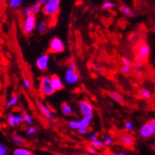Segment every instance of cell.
Listing matches in <instances>:
<instances>
[{"mask_svg":"<svg viewBox=\"0 0 155 155\" xmlns=\"http://www.w3.org/2000/svg\"><path fill=\"white\" fill-rule=\"evenodd\" d=\"M134 60L143 63H147L148 60L149 54H150V47L146 42L140 41L134 47Z\"/></svg>","mask_w":155,"mask_h":155,"instance_id":"cell-1","label":"cell"},{"mask_svg":"<svg viewBox=\"0 0 155 155\" xmlns=\"http://www.w3.org/2000/svg\"><path fill=\"white\" fill-rule=\"evenodd\" d=\"M60 5V0H48L42 8V12L45 15L53 17L58 13Z\"/></svg>","mask_w":155,"mask_h":155,"instance_id":"cell-2","label":"cell"},{"mask_svg":"<svg viewBox=\"0 0 155 155\" xmlns=\"http://www.w3.org/2000/svg\"><path fill=\"white\" fill-rule=\"evenodd\" d=\"M39 88H40V91L42 94L46 96L53 95L56 91L52 85L50 77H43L40 79Z\"/></svg>","mask_w":155,"mask_h":155,"instance_id":"cell-3","label":"cell"},{"mask_svg":"<svg viewBox=\"0 0 155 155\" xmlns=\"http://www.w3.org/2000/svg\"><path fill=\"white\" fill-rule=\"evenodd\" d=\"M50 51L53 53H61L65 51L64 43L58 37L52 39L50 43Z\"/></svg>","mask_w":155,"mask_h":155,"instance_id":"cell-4","label":"cell"},{"mask_svg":"<svg viewBox=\"0 0 155 155\" xmlns=\"http://www.w3.org/2000/svg\"><path fill=\"white\" fill-rule=\"evenodd\" d=\"M35 28H36V16L35 15L32 14L31 15L26 16V19L23 25V32L26 34H30L33 32Z\"/></svg>","mask_w":155,"mask_h":155,"instance_id":"cell-5","label":"cell"},{"mask_svg":"<svg viewBox=\"0 0 155 155\" xmlns=\"http://www.w3.org/2000/svg\"><path fill=\"white\" fill-rule=\"evenodd\" d=\"M78 106L80 114H82L83 116H87V115L93 114L94 107L89 101H85V100L80 101Z\"/></svg>","mask_w":155,"mask_h":155,"instance_id":"cell-6","label":"cell"},{"mask_svg":"<svg viewBox=\"0 0 155 155\" xmlns=\"http://www.w3.org/2000/svg\"><path fill=\"white\" fill-rule=\"evenodd\" d=\"M36 64L39 70L46 71L48 68V64H49V55L46 53L41 55L36 60Z\"/></svg>","mask_w":155,"mask_h":155,"instance_id":"cell-7","label":"cell"},{"mask_svg":"<svg viewBox=\"0 0 155 155\" xmlns=\"http://www.w3.org/2000/svg\"><path fill=\"white\" fill-rule=\"evenodd\" d=\"M154 133V130H153V129L152 128V127L150 126L149 123L144 124L140 127V131H139L140 137H142L143 138L150 137Z\"/></svg>","mask_w":155,"mask_h":155,"instance_id":"cell-8","label":"cell"},{"mask_svg":"<svg viewBox=\"0 0 155 155\" xmlns=\"http://www.w3.org/2000/svg\"><path fill=\"white\" fill-rule=\"evenodd\" d=\"M79 78H80V77H79L78 73H74V72L72 71L70 69H67V71H66V73H65V80H66L67 84H75L76 82L78 81Z\"/></svg>","mask_w":155,"mask_h":155,"instance_id":"cell-9","label":"cell"},{"mask_svg":"<svg viewBox=\"0 0 155 155\" xmlns=\"http://www.w3.org/2000/svg\"><path fill=\"white\" fill-rule=\"evenodd\" d=\"M37 104L38 107H39V111L42 113V114H43L45 117L49 119L50 120H54L55 117L54 116H53V114H52L51 111L50 110V109H49L46 105H44V104L41 102H38Z\"/></svg>","mask_w":155,"mask_h":155,"instance_id":"cell-10","label":"cell"},{"mask_svg":"<svg viewBox=\"0 0 155 155\" xmlns=\"http://www.w3.org/2000/svg\"><path fill=\"white\" fill-rule=\"evenodd\" d=\"M50 80H51L52 85H53L55 91H59L63 90V87H63V84L58 76L56 75V74H53V75H52L50 77Z\"/></svg>","mask_w":155,"mask_h":155,"instance_id":"cell-11","label":"cell"},{"mask_svg":"<svg viewBox=\"0 0 155 155\" xmlns=\"http://www.w3.org/2000/svg\"><path fill=\"white\" fill-rule=\"evenodd\" d=\"M119 140L122 143L127 146H134L135 143V138L130 134H121L119 137Z\"/></svg>","mask_w":155,"mask_h":155,"instance_id":"cell-12","label":"cell"},{"mask_svg":"<svg viewBox=\"0 0 155 155\" xmlns=\"http://www.w3.org/2000/svg\"><path fill=\"white\" fill-rule=\"evenodd\" d=\"M107 95L110 97L111 99L114 100V101H116L118 104H123L124 102L123 97H122L121 94H120L119 93L115 92V91H109V92H107Z\"/></svg>","mask_w":155,"mask_h":155,"instance_id":"cell-13","label":"cell"},{"mask_svg":"<svg viewBox=\"0 0 155 155\" xmlns=\"http://www.w3.org/2000/svg\"><path fill=\"white\" fill-rule=\"evenodd\" d=\"M94 114L87 115V116H84V117L79 121V128L80 127H88L91 120L93 119Z\"/></svg>","mask_w":155,"mask_h":155,"instance_id":"cell-14","label":"cell"},{"mask_svg":"<svg viewBox=\"0 0 155 155\" xmlns=\"http://www.w3.org/2000/svg\"><path fill=\"white\" fill-rule=\"evenodd\" d=\"M119 9L124 15H125L127 17H133L134 15V13L131 10V9L128 5H125V4H121L119 7Z\"/></svg>","mask_w":155,"mask_h":155,"instance_id":"cell-15","label":"cell"},{"mask_svg":"<svg viewBox=\"0 0 155 155\" xmlns=\"http://www.w3.org/2000/svg\"><path fill=\"white\" fill-rule=\"evenodd\" d=\"M61 112L63 113V114L65 115V116H70V115L73 114L71 107L66 102L63 103L61 104Z\"/></svg>","mask_w":155,"mask_h":155,"instance_id":"cell-16","label":"cell"},{"mask_svg":"<svg viewBox=\"0 0 155 155\" xmlns=\"http://www.w3.org/2000/svg\"><path fill=\"white\" fill-rule=\"evenodd\" d=\"M14 155H32V153L31 150H28V149L24 148V147H19L14 150L13 151Z\"/></svg>","mask_w":155,"mask_h":155,"instance_id":"cell-17","label":"cell"},{"mask_svg":"<svg viewBox=\"0 0 155 155\" xmlns=\"http://www.w3.org/2000/svg\"><path fill=\"white\" fill-rule=\"evenodd\" d=\"M30 9H31V11H32V14L36 15V14L39 13V12H40V10H41L42 9L41 2H39V1H37V2H34V3L32 4V5L30 6Z\"/></svg>","mask_w":155,"mask_h":155,"instance_id":"cell-18","label":"cell"},{"mask_svg":"<svg viewBox=\"0 0 155 155\" xmlns=\"http://www.w3.org/2000/svg\"><path fill=\"white\" fill-rule=\"evenodd\" d=\"M12 140L18 145H25L26 144V140L22 137L19 136L18 134H12Z\"/></svg>","mask_w":155,"mask_h":155,"instance_id":"cell-19","label":"cell"},{"mask_svg":"<svg viewBox=\"0 0 155 155\" xmlns=\"http://www.w3.org/2000/svg\"><path fill=\"white\" fill-rule=\"evenodd\" d=\"M23 0H9V5L12 9H17L21 6Z\"/></svg>","mask_w":155,"mask_h":155,"instance_id":"cell-20","label":"cell"},{"mask_svg":"<svg viewBox=\"0 0 155 155\" xmlns=\"http://www.w3.org/2000/svg\"><path fill=\"white\" fill-rule=\"evenodd\" d=\"M115 5H116V4L114 3V2L107 0V1H105V2H103L102 5H101V8L104 10H108V9H114Z\"/></svg>","mask_w":155,"mask_h":155,"instance_id":"cell-21","label":"cell"},{"mask_svg":"<svg viewBox=\"0 0 155 155\" xmlns=\"http://www.w3.org/2000/svg\"><path fill=\"white\" fill-rule=\"evenodd\" d=\"M19 102V96L18 95H13L10 99L8 101V102L6 103L7 107H12L14 105L17 104Z\"/></svg>","mask_w":155,"mask_h":155,"instance_id":"cell-22","label":"cell"},{"mask_svg":"<svg viewBox=\"0 0 155 155\" xmlns=\"http://www.w3.org/2000/svg\"><path fill=\"white\" fill-rule=\"evenodd\" d=\"M139 94H140V98H142V99L147 100L150 98V93L149 92L147 89L143 88L141 89V90H140V91H139Z\"/></svg>","mask_w":155,"mask_h":155,"instance_id":"cell-23","label":"cell"},{"mask_svg":"<svg viewBox=\"0 0 155 155\" xmlns=\"http://www.w3.org/2000/svg\"><path fill=\"white\" fill-rule=\"evenodd\" d=\"M37 29L40 33L43 34V33L46 32V31H47V29H48L47 23H46V22H44V21H43V22H41L39 24V25H38Z\"/></svg>","mask_w":155,"mask_h":155,"instance_id":"cell-24","label":"cell"},{"mask_svg":"<svg viewBox=\"0 0 155 155\" xmlns=\"http://www.w3.org/2000/svg\"><path fill=\"white\" fill-rule=\"evenodd\" d=\"M7 122H8V124H9L11 127H16V124H15V115H14L13 114H10L8 115Z\"/></svg>","mask_w":155,"mask_h":155,"instance_id":"cell-25","label":"cell"},{"mask_svg":"<svg viewBox=\"0 0 155 155\" xmlns=\"http://www.w3.org/2000/svg\"><path fill=\"white\" fill-rule=\"evenodd\" d=\"M91 145L92 146H94L95 148L97 149H101V148H103V147H105L107 145H106V143H104V142H102V141H100V140H94V141H92V143H91Z\"/></svg>","mask_w":155,"mask_h":155,"instance_id":"cell-26","label":"cell"},{"mask_svg":"<svg viewBox=\"0 0 155 155\" xmlns=\"http://www.w3.org/2000/svg\"><path fill=\"white\" fill-rule=\"evenodd\" d=\"M68 67H69V69H70V70H72V71H73L74 73H78V74H79L78 69H77V64H76V63H75V61H74V60H71L70 62H69Z\"/></svg>","mask_w":155,"mask_h":155,"instance_id":"cell-27","label":"cell"},{"mask_svg":"<svg viewBox=\"0 0 155 155\" xmlns=\"http://www.w3.org/2000/svg\"><path fill=\"white\" fill-rule=\"evenodd\" d=\"M131 66L132 65H123V67L121 68V73L124 74L130 73V72L131 71Z\"/></svg>","mask_w":155,"mask_h":155,"instance_id":"cell-28","label":"cell"},{"mask_svg":"<svg viewBox=\"0 0 155 155\" xmlns=\"http://www.w3.org/2000/svg\"><path fill=\"white\" fill-rule=\"evenodd\" d=\"M23 117H24V121H26L28 124L32 125V124H33V120H32V117H31L29 114H27V113H24Z\"/></svg>","mask_w":155,"mask_h":155,"instance_id":"cell-29","label":"cell"},{"mask_svg":"<svg viewBox=\"0 0 155 155\" xmlns=\"http://www.w3.org/2000/svg\"><path fill=\"white\" fill-rule=\"evenodd\" d=\"M90 67H91V70H94V71H96V72H101L103 70L102 67H99V66H97V64H95V63H93V62H91V63H90Z\"/></svg>","mask_w":155,"mask_h":155,"instance_id":"cell-30","label":"cell"},{"mask_svg":"<svg viewBox=\"0 0 155 155\" xmlns=\"http://www.w3.org/2000/svg\"><path fill=\"white\" fill-rule=\"evenodd\" d=\"M15 121L16 125L20 124L21 123H22V122L24 121L23 115H21V114H19V115H15Z\"/></svg>","mask_w":155,"mask_h":155,"instance_id":"cell-31","label":"cell"},{"mask_svg":"<svg viewBox=\"0 0 155 155\" xmlns=\"http://www.w3.org/2000/svg\"><path fill=\"white\" fill-rule=\"evenodd\" d=\"M8 153V149L6 147L0 142V155H6Z\"/></svg>","mask_w":155,"mask_h":155,"instance_id":"cell-32","label":"cell"},{"mask_svg":"<svg viewBox=\"0 0 155 155\" xmlns=\"http://www.w3.org/2000/svg\"><path fill=\"white\" fill-rule=\"evenodd\" d=\"M69 126L70 128L73 130H78L79 128V121L77 120H72L69 123Z\"/></svg>","mask_w":155,"mask_h":155,"instance_id":"cell-33","label":"cell"},{"mask_svg":"<svg viewBox=\"0 0 155 155\" xmlns=\"http://www.w3.org/2000/svg\"><path fill=\"white\" fill-rule=\"evenodd\" d=\"M91 131V129L88 127H80L78 128V133L80 134H87Z\"/></svg>","mask_w":155,"mask_h":155,"instance_id":"cell-34","label":"cell"},{"mask_svg":"<svg viewBox=\"0 0 155 155\" xmlns=\"http://www.w3.org/2000/svg\"><path fill=\"white\" fill-rule=\"evenodd\" d=\"M87 150L88 153H93V154H94V153H97V149L94 147V146H88L87 147Z\"/></svg>","mask_w":155,"mask_h":155,"instance_id":"cell-35","label":"cell"},{"mask_svg":"<svg viewBox=\"0 0 155 155\" xmlns=\"http://www.w3.org/2000/svg\"><path fill=\"white\" fill-rule=\"evenodd\" d=\"M125 128H126V130H132L134 128V126H133V124L130 122V121H127V122H125V125H124Z\"/></svg>","mask_w":155,"mask_h":155,"instance_id":"cell-36","label":"cell"},{"mask_svg":"<svg viewBox=\"0 0 155 155\" xmlns=\"http://www.w3.org/2000/svg\"><path fill=\"white\" fill-rule=\"evenodd\" d=\"M23 13L24 15H26V16H29V15H31L32 14V11H31L30 7H25L23 9Z\"/></svg>","mask_w":155,"mask_h":155,"instance_id":"cell-37","label":"cell"},{"mask_svg":"<svg viewBox=\"0 0 155 155\" xmlns=\"http://www.w3.org/2000/svg\"><path fill=\"white\" fill-rule=\"evenodd\" d=\"M121 62H122L123 65H132L131 62L130 61L129 59L127 57H125V56L121 57Z\"/></svg>","mask_w":155,"mask_h":155,"instance_id":"cell-38","label":"cell"},{"mask_svg":"<svg viewBox=\"0 0 155 155\" xmlns=\"http://www.w3.org/2000/svg\"><path fill=\"white\" fill-rule=\"evenodd\" d=\"M22 82H23V86H24V87H25V88L30 89L31 84H30V82H29V80H28V79L24 78L23 81H22Z\"/></svg>","mask_w":155,"mask_h":155,"instance_id":"cell-39","label":"cell"},{"mask_svg":"<svg viewBox=\"0 0 155 155\" xmlns=\"http://www.w3.org/2000/svg\"><path fill=\"white\" fill-rule=\"evenodd\" d=\"M36 132H37V130H36L35 127H29V129L26 130L27 134H29V135L35 134H36Z\"/></svg>","mask_w":155,"mask_h":155,"instance_id":"cell-40","label":"cell"},{"mask_svg":"<svg viewBox=\"0 0 155 155\" xmlns=\"http://www.w3.org/2000/svg\"><path fill=\"white\" fill-rule=\"evenodd\" d=\"M104 143H106V145H110L111 143H113L112 138H111L110 136L106 137L105 139H104Z\"/></svg>","mask_w":155,"mask_h":155,"instance_id":"cell-41","label":"cell"},{"mask_svg":"<svg viewBox=\"0 0 155 155\" xmlns=\"http://www.w3.org/2000/svg\"><path fill=\"white\" fill-rule=\"evenodd\" d=\"M133 66L135 67V68L139 69V68H140V67H143V63H140V62H139V61H136V60H135L134 63H133Z\"/></svg>","mask_w":155,"mask_h":155,"instance_id":"cell-42","label":"cell"},{"mask_svg":"<svg viewBox=\"0 0 155 155\" xmlns=\"http://www.w3.org/2000/svg\"><path fill=\"white\" fill-rule=\"evenodd\" d=\"M148 123L150 124V125L152 127V128H153V130H154V132H155V119L150 120Z\"/></svg>","mask_w":155,"mask_h":155,"instance_id":"cell-43","label":"cell"},{"mask_svg":"<svg viewBox=\"0 0 155 155\" xmlns=\"http://www.w3.org/2000/svg\"><path fill=\"white\" fill-rule=\"evenodd\" d=\"M90 138H91V141H94V140H98V137H97V134H92L90 137Z\"/></svg>","mask_w":155,"mask_h":155,"instance_id":"cell-44","label":"cell"},{"mask_svg":"<svg viewBox=\"0 0 155 155\" xmlns=\"http://www.w3.org/2000/svg\"><path fill=\"white\" fill-rule=\"evenodd\" d=\"M39 2H41V4L42 5H45V4L46 3V2H47V1L48 0H39Z\"/></svg>","mask_w":155,"mask_h":155,"instance_id":"cell-45","label":"cell"},{"mask_svg":"<svg viewBox=\"0 0 155 155\" xmlns=\"http://www.w3.org/2000/svg\"><path fill=\"white\" fill-rule=\"evenodd\" d=\"M114 154L115 155H125L126 154V153H124V152H120V153H115Z\"/></svg>","mask_w":155,"mask_h":155,"instance_id":"cell-46","label":"cell"},{"mask_svg":"<svg viewBox=\"0 0 155 155\" xmlns=\"http://www.w3.org/2000/svg\"><path fill=\"white\" fill-rule=\"evenodd\" d=\"M151 149H152V150H154V151H155V143H153V144H152Z\"/></svg>","mask_w":155,"mask_h":155,"instance_id":"cell-47","label":"cell"},{"mask_svg":"<svg viewBox=\"0 0 155 155\" xmlns=\"http://www.w3.org/2000/svg\"><path fill=\"white\" fill-rule=\"evenodd\" d=\"M152 30H153V32H155V26H153V28H152Z\"/></svg>","mask_w":155,"mask_h":155,"instance_id":"cell-48","label":"cell"}]
</instances>
